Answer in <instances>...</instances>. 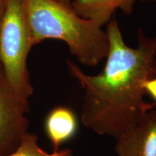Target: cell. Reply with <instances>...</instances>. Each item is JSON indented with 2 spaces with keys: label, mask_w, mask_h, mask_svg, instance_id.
<instances>
[{
  "label": "cell",
  "mask_w": 156,
  "mask_h": 156,
  "mask_svg": "<svg viewBox=\"0 0 156 156\" xmlns=\"http://www.w3.org/2000/svg\"><path fill=\"white\" fill-rule=\"evenodd\" d=\"M113 17L107 25L109 48L102 72L89 75L69 60L67 64L70 77L85 91L83 125L99 135L116 138L156 106L144 100V84L156 76V36H146L140 28L137 46L129 47Z\"/></svg>",
  "instance_id": "1"
},
{
  "label": "cell",
  "mask_w": 156,
  "mask_h": 156,
  "mask_svg": "<svg viewBox=\"0 0 156 156\" xmlns=\"http://www.w3.org/2000/svg\"><path fill=\"white\" fill-rule=\"evenodd\" d=\"M23 3L33 46L46 39L62 41L79 62L89 67L106 57V31L79 16L70 5L56 0H23Z\"/></svg>",
  "instance_id": "2"
},
{
  "label": "cell",
  "mask_w": 156,
  "mask_h": 156,
  "mask_svg": "<svg viewBox=\"0 0 156 156\" xmlns=\"http://www.w3.org/2000/svg\"><path fill=\"white\" fill-rule=\"evenodd\" d=\"M32 47L23 0H8L0 27V64L12 88L27 100L34 93L27 66Z\"/></svg>",
  "instance_id": "3"
},
{
  "label": "cell",
  "mask_w": 156,
  "mask_h": 156,
  "mask_svg": "<svg viewBox=\"0 0 156 156\" xmlns=\"http://www.w3.org/2000/svg\"><path fill=\"white\" fill-rule=\"evenodd\" d=\"M29 102L15 92L0 64V156L13 152L28 132Z\"/></svg>",
  "instance_id": "4"
},
{
  "label": "cell",
  "mask_w": 156,
  "mask_h": 156,
  "mask_svg": "<svg viewBox=\"0 0 156 156\" xmlns=\"http://www.w3.org/2000/svg\"><path fill=\"white\" fill-rule=\"evenodd\" d=\"M116 156H156V109L143 115L136 124L116 138Z\"/></svg>",
  "instance_id": "5"
},
{
  "label": "cell",
  "mask_w": 156,
  "mask_h": 156,
  "mask_svg": "<svg viewBox=\"0 0 156 156\" xmlns=\"http://www.w3.org/2000/svg\"><path fill=\"white\" fill-rule=\"evenodd\" d=\"M136 0H72V8L83 18L93 21L100 26L108 23L119 9L124 14L133 12Z\"/></svg>",
  "instance_id": "6"
},
{
  "label": "cell",
  "mask_w": 156,
  "mask_h": 156,
  "mask_svg": "<svg viewBox=\"0 0 156 156\" xmlns=\"http://www.w3.org/2000/svg\"><path fill=\"white\" fill-rule=\"evenodd\" d=\"M78 122L75 112L66 106H57L50 111L46 117L44 129L53 151L73 137L77 130Z\"/></svg>",
  "instance_id": "7"
},
{
  "label": "cell",
  "mask_w": 156,
  "mask_h": 156,
  "mask_svg": "<svg viewBox=\"0 0 156 156\" xmlns=\"http://www.w3.org/2000/svg\"><path fill=\"white\" fill-rule=\"evenodd\" d=\"M7 156H77L75 155L71 149L58 150L48 153L38 145L36 134L27 132L21 140L20 143L14 151Z\"/></svg>",
  "instance_id": "8"
},
{
  "label": "cell",
  "mask_w": 156,
  "mask_h": 156,
  "mask_svg": "<svg viewBox=\"0 0 156 156\" xmlns=\"http://www.w3.org/2000/svg\"><path fill=\"white\" fill-rule=\"evenodd\" d=\"M145 95H148L156 104V76L147 80L144 84Z\"/></svg>",
  "instance_id": "9"
},
{
  "label": "cell",
  "mask_w": 156,
  "mask_h": 156,
  "mask_svg": "<svg viewBox=\"0 0 156 156\" xmlns=\"http://www.w3.org/2000/svg\"><path fill=\"white\" fill-rule=\"evenodd\" d=\"M7 1L8 0H0V27H1L2 21L6 7H7Z\"/></svg>",
  "instance_id": "10"
},
{
  "label": "cell",
  "mask_w": 156,
  "mask_h": 156,
  "mask_svg": "<svg viewBox=\"0 0 156 156\" xmlns=\"http://www.w3.org/2000/svg\"><path fill=\"white\" fill-rule=\"evenodd\" d=\"M56 1L58 2L65 4V5H70V4H71L72 0H56Z\"/></svg>",
  "instance_id": "11"
},
{
  "label": "cell",
  "mask_w": 156,
  "mask_h": 156,
  "mask_svg": "<svg viewBox=\"0 0 156 156\" xmlns=\"http://www.w3.org/2000/svg\"><path fill=\"white\" fill-rule=\"evenodd\" d=\"M141 1H148V0H141Z\"/></svg>",
  "instance_id": "12"
}]
</instances>
